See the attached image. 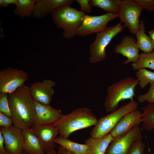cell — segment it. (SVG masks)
Here are the masks:
<instances>
[{
  "label": "cell",
  "instance_id": "cell-1",
  "mask_svg": "<svg viewBox=\"0 0 154 154\" xmlns=\"http://www.w3.org/2000/svg\"><path fill=\"white\" fill-rule=\"evenodd\" d=\"M8 99L13 125L21 129L31 128L34 125L36 113L29 87L24 84L8 94Z\"/></svg>",
  "mask_w": 154,
  "mask_h": 154
},
{
  "label": "cell",
  "instance_id": "cell-2",
  "mask_svg": "<svg viewBox=\"0 0 154 154\" xmlns=\"http://www.w3.org/2000/svg\"><path fill=\"white\" fill-rule=\"evenodd\" d=\"M98 119L91 109L86 107L76 109L66 115H62L53 124L58 129L60 135L68 138L74 132L95 125Z\"/></svg>",
  "mask_w": 154,
  "mask_h": 154
},
{
  "label": "cell",
  "instance_id": "cell-3",
  "mask_svg": "<svg viewBox=\"0 0 154 154\" xmlns=\"http://www.w3.org/2000/svg\"><path fill=\"white\" fill-rule=\"evenodd\" d=\"M70 5H62L54 10L51 14L53 23L58 28L62 29L63 37L67 39L77 35V31L86 15Z\"/></svg>",
  "mask_w": 154,
  "mask_h": 154
},
{
  "label": "cell",
  "instance_id": "cell-4",
  "mask_svg": "<svg viewBox=\"0 0 154 154\" xmlns=\"http://www.w3.org/2000/svg\"><path fill=\"white\" fill-rule=\"evenodd\" d=\"M138 84L137 79L128 77L108 86L104 104L106 112L111 113L115 111L122 101L133 100L135 89Z\"/></svg>",
  "mask_w": 154,
  "mask_h": 154
},
{
  "label": "cell",
  "instance_id": "cell-5",
  "mask_svg": "<svg viewBox=\"0 0 154 154\" xmlns=\"http://www.w3.org/2000/svg\"><path fill=\"white\" fill-rule=\"evenodd\" d=\"M138 104L134 100L130 101L115 111L98 119L90 132L91 137L97 138L110 133L120 120L129 113L137 110Z\"/></svg>",
  "mask_w": 154,
  "mask_h": 154
},
{
  "label": "cell",
  "instance_id": "cell-6",
  "mask_svg": "<svg viewBox=\"0 0 154 154\" xmlns=\"http://www.w3.org/2000/svg\"><path fill=\"white\" fill-rule=\"evenodd\" d=\"M121 24L120 22L97 33L94 41L89 47V60L91 63L96 64L106 58V47L115 37L126 27L124 25Z\"/></svg>",
  "mask_w": 154,
  "mask_h": 154
},
{
  "label": "cell",
  "instance_id": "cell-7",
  "mask_svg": "<svg viewBox=\"0 0 154 154\" xmlns=\"http://www.w3.org/2000/svg\"><path fill=\"white\" fill-rule=\"evenodd\" d=\"M143 9L134 0H122L121 6L117 13L120 22L123 23L129 31L135 34L139 29V18Z\"/></svg>",
  "mask_w": 154,
  "mask_h": 154
},
{
  "label": "cell",
  "instance_id": "cell-8",
  "mask_svg": "<svg viewBox=\"0 0 154 154\" xmlns=\"http://www.w3.org/2000/svg\"><path fill=\"white\" fill-rule=\"evenodd\" d=\"M28 74L21 70L8 67L0 71V93L10 94L24 84Z\"/></svg>",
  "mask_w": 154,
  "mask_h": 154
},
{
  "label": "cell",
  "instance_id": "cell-9",
  "mask_svg": "<svg viewBox=\"0 0 154 154\" xmlns=\"http://www.w3.org/2000/svg\"><path fill=\"white\" fill-rule=\"evenodd\" d=\"M118 17L117 13H107L96 16L86 15L77 31L76 35L84 37L101 32L107 27V25L110 21Z\"/></svg>",
  "mask_w": 154,
  "mask_h": 154
},
{
  "label": "cell",
  "instance_id": "cell-10",
  "mask_svg": "<svg viewBox=\"0 0 154 154\" xmlns=\"http://www.w3.org/2000/svg\"><path fill=\"white\" fill-rule=\"evenodd\" d=\"M141 138V129L138 124L126 134L114 138L105 154H127L133 143Z\"/></svg>",
  "mask_w": 154,
  "mask_h": 154
},
{
  "label": "cell",
  "instance_id": "cell-11",
  "mask_svg": "<svg viewBox=\"0 0 154 154\" xmlns=\"http://www.w3.org/2000/svg\"><path fill=\"white\" fill-rule=\"evenodd\" d=\"M6 151L9 154H22L24 137L22 130L14 125L7 128L0 127Z\"/></svg>",
  "mask_w": 154,
  "mask_h": 154
},
{
  "label": "cell",
  "instance_id": "cell-12",
  "mask_svg": "<svg viewBox=\"0 0 154 154\" xmlns=\"http://www.w3.org/2000/svg\"><path fill=\"white\" fill-rule=\"evenodd\" d=\"M31 129L38 139L45 153L54 149L56 146L54 139L59 133V131L53 123L34 125Z\"/></svg>",
  "mask_w": 154,
  "mask_h": 154
},
{
  "label": "cell",
  "instance_id": "cell-13",
  "mask_svg": "<svg viewBox=\"0 0 154 154\" xmlns=\"http://www.w3.org/2000/svg\"><path fill=\"white\" fill-rule=\"evenodd\" d=\"M56 84L53 80L47 79L42 82H36L32 83L29 89L34 101L49 105L54 93L53 87Z\"/></svg>",
  "mask_w": 154,
  "mask_h": 154
},
{
  "label": "cell",
  "instance_id": "cell-14",
  "mask_svg": "<svg viewBox=\"0 0 154 154\" xmlns=\"http://www.w3.org/2000/svg\"><path fill=\"white\" fill-rule=\"evenodd\" d=\"M137 41L133 37L125 35L122 38L119 43L114 47V52L126 57L127 59L123 62L124 65L137 61L139 56Z\"/></svg>",
  "mask_w": 154,
  "mask_h": 154
},
{
  "label": "cell",
  "instance_id": "cell-15",
  "mask_svg": "<svg viewBox=\"0 0 154 154\" xmlns=\"http://www.w3.org/2000/svg\"><path fill=\"white\" fill-rule=\"evenodd\" d=\"M34 103L36 113L34 125L53 124L59 119L62 115L61 110L54 108L49 104H44L35 101Z\"/></svg>",
  "mask_w": 154,
  "mask_h": 154
},
{
  "label": "cell",
  "instance_id": "cell-16",
  "mask_svg": "<svg viewBox=\"0 0 154 154\" xmlns=\"http://www.w3.org/2000/svg\"><path fill=\"white\" fill-rule=\"evenodd\" d=\"M141 112L136 110L123 116L116 125L110 133L114 138L126 134L141 121Z\"/></svg>",
  "mask_w": 154,
  "mask_h": 154
},
{
  "label": "cell",
  "instance_id": "cell-17",
  "mask_svg": "<svg viewBox=\"0 0 154 154\" xmlns=\"http://www.w3.org/2000/svg\"><path fill=\"white\" fill-rule=\"evenodd\" d=\"M73 0H36L32 17L34 18H44L51 14L56 8L66 4L71 5Z\"/></svg>",
  "mask_w": 154,
  "mask_h": 154
},
{
  "label": "cell",
  "instance_id": "cell-18",
  "mask_svg": "<svg viewBox=\"0 0 154 154\" xmlns=\"http://www.w3.org/2000/svg\"><path fill=\"white\" fill-rule=\"evenodd\" d=\"M22 130L24 137L23 151L27 154H45L38 139L31 129Z\"/></svg>",
  "mask_w": 154,
  "mask_h": 154
},
{
  "label": "cell",
  "instance_id": "cell-19",
  "mask_svg": "<svg viewBox=\"0 0 154 154\" xmlns=\"http://www.w3.org/2000/svg\"><path fill=\"white\" fill-rule=\"evenodd\" d=\"M113 139L110 133L99 138H88L85 141V143L90 147L88 154H105Z\"/></svg>",
  "mask_w": 154,
  "mask_h": 154
},
{
  "label": "cell",
  "instance_id": "cell-20",
  "mask_svg": "<svg viewBox=\"0 0 154 154\" xmlns=\"http://www.w3.org/2000/svg\"><path fill=\"white\" fill-rule=\"evenodd\" d=\"M137 38V44L140 50L148 53L153 51L154 43L150 37L145 33L144 21H140L139 29L135 34Z\"/></svg>",
  "mask_w": 154,
  "mask_h": 154
},
{
  "label": "cell",
  "instance_id": "cell-21",
  "mask_svg": "<svg viewBox=\"0 0 154 154\" xmlns=\"http://www.w3.org/2000/svg\"><path fill=\"white\" fill-rule=\"evenodd\" d=\"M54 141L74 154H88L90 148L86 143H77L60 135L56 137Z\"/></svg>",
  "mask_w": 154,
  "mask_h": 154
},
{
  "label": "cell",
  "instance_id": "cell-22",
  "mask_svg": "<svg viewBox=\"0 0 154 154\" xmlns=\"http://www.w3.org/2000/svg\"><path fill=\"white\" fill-rule=\"evenodd\" d=\"M122 0H90L92 7H99L107 13H117L121 6Z\"/></svg>",
  "mask_w": 154,
  "mask_h": 154
},
{
  "label": "cell",
  "instance_id": "cell-23",
  "mask_svg": "<svg viewBox=\"0 0 154 154\" xmlns=\"http://www.w3.org/2000/svg\"><path fill=\"white\" fill-rule=\"evenodd\" d=\"M36 0H17L13 13L21 19L30 17L34 9Z\"/></svg>",
  "mask_w": 154,
  "mask_h": 154
},
{
  "label": "cell",
  "instance_id": "cell-24",
  "mask_svg": "<svg viewBox=\"0 0 154 154\" xmlns=\"http://www.w3.org/2000/svg\"><path fill=\"white\" fill-rule=\"evenodd\" d=\"M142 109V129L147 131L154 130V102L149 103Z\"/></svg>",
  "mask_w": 154,
  "mask_h": 154
},
{
  "label": "cell",
  "instance_id": "cell-25",
  "mask_svg": "<svg viewBox=\"0 0 154 154\" xmlns=\"http://www.w3.org/2000/svg\"><path fill=\"white\" fill-rule=\"evenodd\" d=\"M131 65L134 70L146 68L154 70V51L148 53H141L138 60L132 63Z\"/></svg>",
  "mask_w": 154,
  "mask_h": 154
},
{
  "label": "cell",
  "instance_id": "cell-26",
  "mask_svg": "<svg viewBox=\"0 0 154 154\" xmlns=\"http://www.w3.org/2000/svg\"><path fill=\"white\" fill-rule=\"evenodd\" d=\"M135 75L138 81V85L141 89L149 84H154V72L143 68L136 72Z\"/></svg>",
  "mask_w": 154,
  "mask_h": 154
},
{
  "label": "cell",
  "instance_id": "cell-27",
  "mask_svg": "<svg viewBox=\"0 0 154 154\" xmlns=\"http://www.w3.org/2000/svg\"><path fill=\"white\" fill-rule=\"evenodd\" d=\"M0 112L11 117L7 94L0 93Z\"/></svg>",
  "mask_w": 154,
  "mask_h": 154
},
{
  "label": "cell",
  "instance_id": "cell-28",
  "mask_svg": "<svg viewBox=\"0 0 154 154\" xmlns=\"http://www.w3.org/2000/svg\"><path fill=\"white\" fill-rule=\"evenodd\" d=\"M150 84V86L146 93L138 96L137 100L139 102L143 103L145 102L149 103L154 102V84Z\"/></svg>",
  "mask_w": 154,
  "mask_h": 154
},
{
  "label": "cell",
  "instance_id": "cell-29",
  "mask_svg": "<svg viewBox=\"0 0 154 154\" xmlns=\"http://www.w3.org/2000/svg\"><path fill=\"white\" fill-rule=\"evenodd\" d=\"M142 139H139L133 143L127 154H144L145 145Z\"/></svg>",
  "mask_w": 154,
  "mask_h": 154
},
{
  "label": "cell",
  "instance_id": "cell-30",
  "mask_svg": "<svg viewBox=\"0 0 154 154\" xmlns=\"http://www.w3.org/2000/svg\"><path fill=\"white\" fill-rule=\"evenodd\" d=\"M13 121L11 117L0 112V126L5 128H9L13 125Z\"/></svg>",
  "mask_w": 154,
  "mask_h": 154
},
{
  "label": "cell",
  "instance_id": "cell-31",
  "mask_svg": "<svg viewBox=\"0 0 154 154\" xmlns=\"http://www.w3.org/2000/svg\"><path fill=\"white\" fill-rule=\"evenodd\" d=\"M143 9L150 12H154V0H134Z\"/></svg>",
  "mask_w": 154,
  "mask_h": 154
},
{
  "label": "cell",
  "instance_id": "cell-32",
  "mask_svg": "<svg viewBox=\"0 0 154 154\" xmlns=\"http://www.w3.org/2000/svg\"><path fill=\"white\" fill-rule=\"evenodd\" d=\"M80 5L81 11L84 13H90L92 12V6L90 4V0H76Z\"/></svg>",
  "mask_w": 154,
  "mask_h": 154
},
{
  "label": "cell",
  "instance_id": "cell-33",
  "mask_svg": "<svg viewBox=\"0 0 154 154\" xmlns=\"http://www.w3.org/2000/svg\"><path fill=\"white\" fill-rule=\"evenodd\" d=\"M17 0H0V7H7L11 4L16 5Z\"/></svg>",
  "mask_w": 154,
  "mask_h": 154
},
{
  "label": "cell",
  "instance_id": "cell-34",
  "mask_svg": "<svg viewBox=\"0 0 154 154\" xmlns=\"http://www.w3.org/2000/svg\"><path fill=\"white\" fill-rule=\"evenodd\" d=\"M4 140L1 133L0 131V154H9L7 152L4 147Z\"/></svg>",
  "mask_w": 154,
  "mask_h": 154
},
{
  "label": "cell",
  "instance_id": "cell-35",
  "mask_svg": "<svg viewBox=\"0 0 154 154\" xmlns=\"http://www.w3.org/2000/svg\"><path fill=\"white\" fill-rule=\"evenodd\" d=\"M57 154H74L66 150L60 145L58 146V152Z\"/></svg>",
  "mask_w": 154,
  "mask_h": 154
},
{
  "label": "cell",
  "instance_id": "cell-36",
  "mask_svg": "<svg viewBox=\"0 0 154 154\" xmlns=\"http://www.w3.org/2000/svg\"><path fill=\"white\" fill-rule=\"evenodd\" d=\"M149 36L154 43V29H152L149 32Z\"/></svg>",
  "mask_w": 154,
  "mask_h": 154
},
{
  "label": "cell",
  "instance_id": "cell-37",
  "mask_svg": "<svg viewBox=\"0 0 154 154\" xmlns=\"http://www.w3.org/2000/svg\"><path fill=\"white\" fill-rule=\"evenodd\" d=\"M45 154H57V153L54 149H53L46 152Z\"/></svg>",
  "mask_w": 154,
  "mask_h": 154
},
{
  "label": "cell",
  "instance_id": "cell-38",
  "mask_svg": "<svg viewBox=\"0 0 154 154\" xmlns=\"http://www.w3.org/2000/svg\"><path fill=\"white\" fill-rule=\"evenodd\" d=\"M22 154H27L25 152L23 151V153Z\"/></svg>",
  "mask_w": 154,
  "mask_h": 154
}]
</instances>
